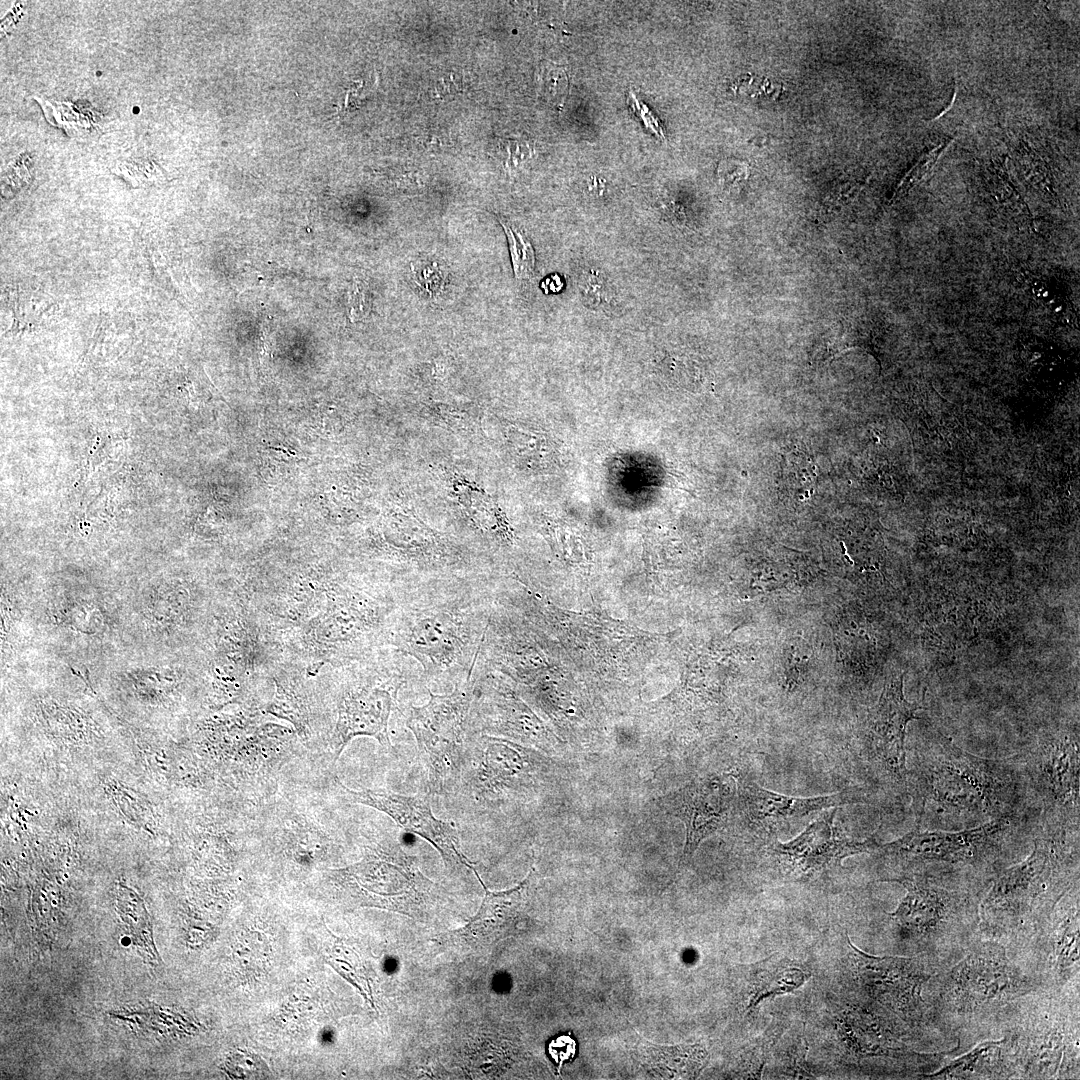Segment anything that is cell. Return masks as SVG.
Wrapping results in <instances>:
<instances>
[{
  "label": "cell",
  "mask_w": 1080,
  "mask_h": 1080,
  "mask_svg": "<svg viewBox=\"0 0 1080 1080\" xmlns=\"http://www.w3.org/2000/svg\"><path fill=\"white\" fill-rule=\"evenodd\" d=\"M496 581L455 582L404 597L387 648L410 659L428 689L464 682L483 644Z\"/></svg>",
  "instance_id": "6da1fadb"
},
{
  "label": "cell",
  "mask_w": 1080,
  "mask_h": 1080,
  "mask_svg": "<svg viewBox=\"0 0 1080 1080\" xmlns=\"http://www.w3.org/2000/svg\"><path fill=\"white\" fill-rule=\"evenodd\" d=\"M1039 989L1034 979L1001 943L979 936L953 963L926 984L923 997L932 1029L960 1052L996 1038L1012 1005Z\"/></svg>",
  "instance_id": "7a4b0ae2"
},
{
  "label": "cell",
  "mask_w": 1080,
  "mask_h": 1080,
  "mask_svg": "<svg viewBox=\"0 0 1080 1080\" xmlns=\"http://www.w3.org/2000/svg\"><path fill=\"white\" fill-rule=\"evenodd\" d=\"M905 782L917 826L928 821L951 830L1014 817L1023 794L1012 763L973 755L947 740L917 752Z\"/></svg>",
  "instance_id": "3957f363"
},
{
  "label": "cell",
  "mask_w": 1080,
  "mask_h": 1080,
  "mask_svg": "<svg viewBox=\"0 0 1080 1080\" xmlns=\"http://www.w3.org/2000/svg\"><path fill=\"white\" fill-rule=\"evenodd\" d=\"M1079 884L1078 841L1062 825L1034 839L1031 853L1001 869L979 905V935L1014 954L1044 923L1059 900Z\"/></svg>",
  "instance_id": "277c9868"
},
{
  "label": "cell",
  "mask_w": 1080,
  "mask_h": 1080,
  "mask_svg": "<svg viewBox=\"0 0 1080 1080\" xmlns=\"http://www.w3.org/2000/svg\"><path fill=\"white\" fill-rule=\"evenodd\" d=\"M321 608L300 632L302 651L319 665L348 667L387 648L399 597L379 581H332Z\"/></svg>",
  "instance_id": "5b68a950"
},
{
  "label": "cell",
  "mask_w": 1080,
  "mask_h": 1080,
  "mask_svg": "<svg viewBox=\"0 0 1080 1080\" xmlns=\"http://www.w3.org/2000/svg\"><path fill=\"white\" fill-rule=\"evenodd\" d=\"M1079 999L1076 983L1060 991L1033 990L1012 1005L996 1038L1010 1041L1015 1079H1079Z\"/></svg>",
  "instance_id": "8992f818"
},
{
  "label": "cell",
  "mask_w": 1080,
  "mask_h": 1080,
  "mask_svg": "<svg viewBox=\"0 0 1080 1080\" xmlns=\"http://www.w3.org/2000/svg\"><path fill=\"white\" fill-rule=\"evenodd\" d=\"M1014 817L995 819L960 830H921L916 827L876 850L893 877L949 879L987 888L1005 867V843Z\"/></svg>",
  "instance_id": "52a82bcc"
},
{
  "label": "cell",
  "mask_w": 1080,
  "mask_h": 1080,
  "mask_svg": "<svg viewBox=\"0 0 1080 1080\" xmlns=\"http://www.w3.org/2000/svg\"><path fill=\"white\" fill-rule=\"evenodd\" d=\"M906 895L888 915L898 924L912 955L942 968L953 963L979 935V905L986 889L934 877L898 879Z\"/></svg>",
  "instance_id": "ba28073f"
},
{
  "label": "cell",
  "mask_w": 1080,
  "mask_h": 1080,
  "mask_svg": "<svg viewBox=\"0 0 1080 1080\" xmlns=\"http://www.w3.org/2000/svg\"><path fill=\"white\" fill-rule=\"evenodd\" d=\"M344 670L331 740L333 761L359 736L372 737L394 752L388 731L390 715L400 689L409 680H419L416 665L387 648Z\"/></svg>",
  "instance_id": "9c48e42d"
},
{
  "label": "cell",
  "mask_w": 1080,
  "mask_h": 1080,
  "mask_svg": "<svg viewBox=\"0 0 1080 1080\" xmlns=\"http://www.w3.org/2000/svg\"><path fill=\"white\" fill-rule=\"evenodd\" d=\"M473 688L471 675L451 692L428 690L430 698L425 704L407 709L406 726L415 738L432 794H448L459 785Z\"/></svg>",
  "instance_id": "30bf717a"
},
{
  "label": "cell",
  "mask_w": 1080,
  "mask_h": 1080,
  "mask_svg": "<svg viewBox=\"0 0 1080 1080\" xmlns=\"http://www.w3.org/2000/svg\"><path fill=\"white\" fill-rule=\"evenodd\" d=\"M847 943L849 964L861 990L911 1027L941 1037L930 1025L923 997L926 984L940 967L917 956L867 954L848 936Z\"/></svg>",
  "instance_id": "8fae6325"
},
{
  "label": "cell",
  "mask_w": 1080,
  "mask_h": 1080,
  "mask_svg": "<svg viewBox=\"0 0 1080 1080\" xmlns=\"http://www.w3.org/2000/svg\"><path fill=\"white\" fill-rule=\"evenodd\" d=\"M1079 884L1055 905L1034 935L1011 956L1040 989L1060 991L1080 983Z\"/></svg>",
  "instance_id": "7c38bea8"
},
{
  "label": "cell",
  "mask_w": 1080,
  "mask_h": 1080,
  "mask_svg": "<svg viewBox=\"0 0 1080 1080\" xmlns=\"http://www.w3.org/2000/svg\"><path fill=\"white\" fill-rule=\"evenodd\" d=\"M349 876L359 896L398 910L419 908L433 890L398 844L390 850L375 848Z\"/></svg>",
  "instance_id": "4fadbf2b"
},
{
  "label": "cell",
  "mask_w": 1080,
  "mask_h": 1080,
  "mask_svg": "<svg viewBox=\"0 0 1080 1080\" xmlns=\"http://www.w3.org/2000/svg\"><path fill=\"white\" fill-rule=\"evenodd\" d=\"M335 781L346 799L385 813L404 831L432 844L447 864L471 867L460 850L456 829L433 814L427 797L402 795L380 789L353 790L338 779Z\"/></svg>",
  "instance_id": "5bb4252c"
},
{
  "label": "cell",
  "mask_w": 1080,
  "mask_h": 1080,
  "mask_svg": "<svg viewBox=\"0 0 1080 1080\" xmlns=\"http://www.w3.org/2000/svg\"><path fill=\"white\" fill-rule=\"evenodd\" d=\"M835 813V808L821 812L818 819L786 843L774 839L771 850L790 872L810 878L827 868L840 866L845 857L878 849L880 844L875 834L862 841L848 838L834 824Z\"/></svg>",
  "instance_id": "9a60e30c"
},
{
  "label": "cell",
  "mask_w": 1080,
  "mask_h": 1080,
  "mask_svg": "<svg viewBox=\"0 0 1080 1080\" xmlns=\"http://www.w3.org/2000/svg\"><path fill=\"white\" fill-rule=\"evenodd\" d=\"M1079 738L1064 733L1032 752L1028 774L1044 802L1067 823L1079 822Z\"/></svg>",
  "instance_id": "2e32d148"
},
{
  "label": "cell",
  "mask_w": 1080,
  "mask_h": 1080,
  "mask_svg": "<svg viewBox=\"0 0 1080 1080\" xmlns=\"http://www.w3.org/2000/svg\"><path fill=\"white\" fill-rule=\"evenodd\" d=\"M904 674L891 677L868 716L874 757L890 774L906 779L905 738L908 723L918 719V703L909 702L903 692Z\"/></svg>",
  "instance_id": "e0dca14e"
},
{
  "label": "cell",
  "mask_w": 1080,
  "mask_h": 1080,
  "mask_svg": "<svg viewBox=\"0 0 1080 1080\" xmlns=\"http://www.w3.org/2000/svg\"><path fill=\"white\" fill-rule=\"evenodd\" d=\"M739 797L743 810L752 825L767 834L776 836L786 827L822 811L857 801L848 790L815 797H794L759 786L756 782L743 780L739 784Z\"/></svg>",
  "instance_id": "ac0fdd59"
},
{
  "label": "cell",
  "mask_w": 1080,
  "mask_h": 1080,
  "mask_svg": "<svg viewBox=\"0 0 1080 1080\" xmlns=\"http://www.w3.org/2000/svg\"><path fill=\"white\" fill-rule=\"evenodd\" d=\"M732 799L728 786L712 780L691 782L673 795L670 800L672 814L686 827L683 862L692 859L702 840L727 825Z\"/></svg>",
  "instance_id": "d6986e66"
},
{
  "label": "cell",
  "mask_w": 1080,
  "mask_h": 1080,
  "mask_svg": "<svg viewBox=\"0 0 1080 1080\" xmlns=\"http://www.w3.org/2000/svg\"><path fill=\"white\" fill-rule=\"evenodd\" d=\"M485 890L477 914L462 929L452 934V940L469 948L487 947L505 937L523 913L529 898L532 872L516 887L490 891L472 867Z\"/></svg>",
  "instance_id": "ffe728a7"
},
{
  "label": "cell",
  "mask_w": 1080,
  "mask_h": 1080,
  "mask_svg": "<svg viewBox=\"0 0 1080 1080\" xmlns=\"http://www.w3.org/2000/svg\"><path fill=\"white\" fill-rule=\"evenodd\" d=\"M919 1079H1015L1010 1041L1006 1035L979 1041Z\"/></svg>",
  "instance_id": "44dd1931"
},
{
  "label": "cell",
  "mask_w": 1080,
  "mask_h": 1080,
  "mask_svg": "<svg viewBox=\"0 0 1080 1080\" xmlns=\"http://www.w3.org/2000/svg\"><path fill=\"white\" fill-rule=\"evenodd\" d=\"M707 1057L706 1049L698 1043L668 1046L641 1041L638 1046L641 1067L655 1078H697Z\"/></svg>",
  "instance_id": "7402d4cb"
},
{
  "label": "cell",
  "mask_w": 1080,
  "mask_h": 1080,
  "mask_svg": "<svg viewBox=\"0 0 1080 1080\" xmlns=\"http://www.w3.org/2000/svg\"><path fill=\"white\" fill-rule=\"evenodd\" d=\"M749 972L752 993L748 1008L767 997L793 992L810 976L800 964L778 954L752 964Z\"/></svg>",
  "instance_id": "603a6c76"
},
{
  "label": "cell",
  "mask_w": 1080,
  "mask_h": 1080,
  "mask_svg": "<svg viewBox=\"0 0 1080 1080\" xmlns=\"http://www.w3.org/2000/svg\"><path fill=\"white\" fill-rule=\"evenodd\" d=\"M274 683L275 693L266 711L289 721L300 737L308 739L312 709L305 689L300 682L286 675L274 677Z\"/></svg>",
  "instance_id": "cb8c5ba5"
},
{
  "label": "cell",
  "mask_w": 1080,
  "mask_h": 1080,
  "mask_svg": "<svg viewBox=\"0 0 1080 1080\" xmlns=\"http://www.w3.org/2000/svg\"><path fill=\"white\" fill-rule=\"evenodd\" d=\"M119 909L120 917L133 945L148 961L157 963L159 957L153 942L152 927L144 907L128 909L123 905Z\"/></svg>",
  "instance_id": "d4e9b609"
},
{
  "label": "cell",
  "mask_w": 1080,
  "mask_h": 1080,
  "mask_svg": "<svg viewBox=\"0 0 1080 1080\" xmlns=\"http://www.w3.org/2000/svg\"><path fill=\"white\" fill-rule=\"evenodd\" d=\"M506 233L515 278L529 279L534 271L535 252L530 241L520 230L500 220Z\"/></svg>",
  "instance_id": "484cf974"
},
{
  "label": "cell",
  "mask_w": 1080,
  "mask_h": 1080,
  "mask_svg": "<svg viewBox=\"0 0 1080 1080\" xmlns=\"http://www.w3.org/2000/svg\"><path fill=\"white\" fill-rule=\"evenodd\" d=\"M784 1029V1024L780 1020L774 1019L764 1034L746 1049L743 1055L745 1059L743 1066L746 1067L743 1072L746 1075L745 1077L760 1078L766 1057Z\"/></svg>",
  "instance_id": "4316f807"
},
{
  "label": "cell",
  "mask_w": 1080,
  "mask_h": 1080,
  "mask_svg": "<svg viewBox=\"0 0 1080 1080\" xmlns=\"http://www.w3.org/2000/svg\"><path fill=\"white\" fill-rule=\"evenodd\" d=\"M538 83L542 94L557 104L565 100L569 91V78L565 70L550 62L540 66Z\"/></svg>",
  "instance_id": "83f0119b"
},
{
  "label": "cell",
  "mask_w": 1080,
  "mask_h": 1080,
  "mask_svg": "<svg viewBox=\"0 0 1080 1080\" xmlns=\"http://www.w3.org/2000/svg\"><path fill=\"white\" fill-rule=\"evenodd\" d=\"M548 1054L560 1070L564 1062L572 1060L576 1055V1041L568 1034H562L550 1040L547 1046Z\"/></svg>",
  "instance_id": "f1b7e54d"
},
{
  "label": "cell",
  "mask_w": 1080,
  "mask_h": 1080,
  "mask_svg": "<svg viewBox=\"0 0 1080 1080\" xmlns=\"http://www.w3.org/2000/svg\"><path fill=\"white\" fill-rule=\"evenodd\" d=\"M369 299L366 288L360 281H355L348 293V310L351 321H359L368 314Z\"/></svg>",
  "instance_id": "f546056e"
},
{
  "label": "cell",
  "mask_w": 1080,
  "mask_h": 1080,
  "mask_svg": "<svg viewBox=\"0 0 1080 1080\" xmlns=\"http://www.w3.org/2000/svg\"><path fill=\"white\" fill-rule=\"evenodd\" d=\"M628 105L635 115L639 117L643 125L651 131L656 137L661 140H666L663 128L660 125L657 117L649 110V108L643 104L635 96L633 91H629L627 97Z\"/></svg>",
  "instance_id": "4dcf8cb0"
},
{
  "label": "cell",
  "mask_w": 1080,
  "mask_h": 1080,
  "mask_svg": "<svg viewBox=\"0 0 1080 1080\" xmlns=\"http://www.w3.org/2000/svg\"><path fill=\"white\" fill-rule=\"evenodd\" d=\"M746 172V166L737 162L724 161L719 165V177L726 183H732L734 177L745 178Z\"/></svg>",
  "instance_id": "1f68e13d"
}]
</instances>
